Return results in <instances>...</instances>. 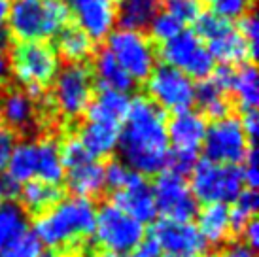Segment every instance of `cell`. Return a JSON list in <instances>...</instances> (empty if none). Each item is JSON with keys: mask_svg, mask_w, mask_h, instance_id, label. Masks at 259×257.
Masks as SVG:
<instances>
[{"mask_svg": "<svg viewBox=\"0 0 259 257\" xmlns=\"http://www.w3.org/2000/svg\"><path fill=\"white\" fill-rule=\"evenodd\" d=\"M117 150L121 151V163L140 176L161 174L166 168L170 153L166 114L144 95L131 99Z\"/></svg>", "mask_w": 259, "mask_h": 257, "instance_id": "cell-1", "label": "cell"}, {"mask_svg": "<svg viewBox=\"0 0 259 257\" xmlns=\"http://www.w3.org/2000/svg\"><path fill=\"white\" fill-rule=\"evenodd\" d=\"M97 208L83 197L61 199L34 222V235L48 248H65L93 235Z\"/></svg>", "mask_w": 259, "mask_h": 257, "instance_id": "cell-2", "label": "cell"}, {"mask_svg": "<svg viewBox=\"0 0 259 257\" xmlns=\"http://www.w3.org/2000/svg\"><path fill=\"white\" fill-rule=\"evenodd\" d=\"M70 10L65 0H12L8 34L23 42H48L68 27Z\"/></svg>", "mask_w": 259, "mask_h": 257, "instance_id": "cell-3", "label": "cell"}, {"mask_svg": "<svg viewBox=\"0 0 259 257\" xmlns=\"http://www.w3.org/2000/svg\"><path fill=\"white\" fill-rule=\"evenodd\" d=\"M10 72L32 100L42 99L61 70L59 55L50 42H23L12 50Z\"/></svg>", "mask_w": 259, "mask_h": 257, "instance_id": "cell-4", "label": "cell"}, {"mask_svg": "<svg viewBox=\"0 0 259 257\" xmlns=\"http://www.w3.org/2000/svg\"><path fill=\"white\" fill-rule=\"evenodd\" d=\"M189 189L199 202L229 206V202H233L244 189V182L238 166L218 164L208 159H201L195 163L191 170Z\"/></svg>", "mask_w": 259, "mask_h": 257, "instance_id": "cell-5", "label": "cell"}, {"mask_svg": "<svg viewBox=\"0 0 259 257\" xmlns=\"http://www.w3.org/2000/svg\"><path fill=\"white\" fill-rule=\"evenodd\" d=\"M53 106L66 119H76L87 112L95 97L93 74L85 64H66L53 79Z\"/></svg>", "mask_w": 259, "mask_h": 257, "instance_id": "cell-6", "label": "cell"}, {"mask_svg": "<svg viewBox=\"0 0 259 257\" xmlns=\"http://www.w3.org/2000/svg\"><path fill=\"white\" fill-rule=\"evenodd\" d=\"M106 50L133 78V81L148 79V76L157 66L155 63L157 55H155L153 44L144 32H138V30H112V34L106 38Z\"/></svg>", "mask_w": 259, "mask_h": 257, "instance_id": "cell-7", "label": "cell"}, {"mask_svg": "<svg viewBox=\"0 0 259 257\" xmlns=\"http://www.w3.org/2000/svg\"><path fill=\"white\" fill-rule=\"evenodd\" d=\"M148 99L163 112L182 114L195 104V81L168 64H157L146 79Z\"/></svg>", "mask_w": 259, "mask_h": 257, "instance_id": "cell-8", "label": "cell"}, {"mask_svg": "<svg viewBox=\"0 0 259 257\" xmlns=\"http://www.w3.org/2000/svg\"><path fill=\"white\" fill-rule=\"evenodd\" d=\"M159 55L163 64H168L176 70L184 72L191 79H206L216 68L214 59L210 57L206 46L193 30L184 29L172 40L161 44Z\"/></svg>", "mask_w": 259, "mask_h": 257, "instance_id": "cell-9", "label": "cell"}, {"mask_svg": "<svg viewBox=\"0 0 259 257\" xmlns=\"http://www.w3.org/2000/svg\"><path fill=\"white\" fill-rule=\"evenodd\" d=\"M93 235L106 251L125 255L144 240V225L110 202L97 210Z\"/></svg>", "mask_w": 259, "mask_h": 257, "instance_id": "cell-10", "label": "cell"}, {"mask_svg": "<svg viewBox=\"0 0 259 257\" xmlns=\"http://www.w3.org/2000/svg\"><path fill=\"white\" fill-rule=\"evenodd\" d=\"M202 150L206 155L204 159L212 163L231 164V166L242 163L250 150V140L244 135L240 119L235 115H227L223 119L210 123L206 127Z\"/></svg>", "mask_w": 259, "mask_h": 257, "instance_id": "cell-11", "label": "cell"}, {"mask_svg": "<svg viewBox=\"0 0 259 257\" xmlns=\"http://www.w3.org/2000/svg\"><path fill=\"white\" fill-rule=\"evenodd\" d=\"M155 199L157 214H163V220L170 222H189L197 216V200L189 189V184L184 176H178L170 170L161 172L151 186Z\"/></svg>", "mask_w": 259, "mask_h": 257, "instance_id": "cell-12", "label": "cell"}, {"mask_svg": "<svg viewBox=\"0 0 259 257\" xmlns=\"http://www.w3.org/2000/svg\"><path fill=\"white\" fill-rule=\"evenodd\" d=\"M151 238L161 251L172 257H201L206 250L204 238L191 222L161 220L153 225Z\"/></svg>", "mask_w": 259, "mask_h": 257, "instance_id": "cell-13", "label": "cell"}, {"mask_svg": "<svg viewBox=\"0 0 259 257\" xmlns=\"http://www.w3.org/2000/svg\"><path fill=\"white\" fill-rule=\"evenodd\" d=\"M70 15L93 42L106 40L115 27V0H66Z\"/></svg>", "mask_w": 259, "mask_h": 257, "instance_id": "cell-14", "label": "cell"}, {"mask_svg": "<svg viewBox=\"0 0 259 257\" xmlns=\"http://www.w3.org/2000/svg\"><path fill=\"white\" fill-rule=\"evenodd\" d=\"M206 119L199 112L187 110L182 114H174L170 119H166V136L170 151L199 155L206 136Z\"/></svg>", "mask_w": 259, "mask_h": 257, "instance_id": "cell-15", "label": "cell"}, {"mask_svg": "<svg viewBox=\"0 0 259 257\" xmlns=\"http://www.w3.org/2000/svg\"><path fill=\"white\" fill-rule=\"evenodd\" d=\"M112 204L142 225L153 223V220L157 218V206L151 193V186L144 180V176L137 172L127 186L114 193Z\"/></svg>", "mask_w": 259, "mask_h": 257, "instance_id": "cell-16", "label": "cell"}, {"mask_svg": "<svg viewBox=\"0 0 259 257\" xmlns=\"http://www.w3.org/2000/svg\"><path fill=\"white\" fill-rule=\"evenodd\" d=\"M34 121L36 100L30 99L23 89H8L0 99V123L15 131H27Z\"/></svg>", "mask_w": 259, "mask_h": 257, "instance_id": "cell-17", "label": "cell"}, {"mask_svg": "<svg viewBox=\"0 0 259 257\" xmlns=\"http://www.w3.org/2000/svg\"><path fill=\"white\" fill-rule=\"evenodd\" d=\"M121 125L102 121H85L79 131V142L83 144L85 151L93 159L110 157L119 144Z\"/></svg>", "mask_w": 259, "mask_h": 257, "instance_id": "cell-18", "label": "cell"}, {"mask_svg": "<svg viewBox=\"0 0 259 257\" xmlns=\"http://www.w3.org/2000/svg\"><path fill=\"white\" fill-rule=\"evenodd\" d=\"M206 50H208L210 57L214 59V63H222L223 66L253 63L248 44L238 34L235 27H231L220 36L212 38L210 42H206Z\"/></svg>", "mask_w": 259, "mask_h": 257, "instance_id": "cell-19", "label": "cell"}, {"mask_svg": "<svg viewBox=\"0 0 259 257\" xmlns=\"http://www.w3.org/2000/svg\"><path fill=\"white\" fill-rule=\"evenodd\" d=\"M131 106L129 95L108 91V89H99L95 95L91 104L87 108V121H102L112 123V125H123L127 112Z\"/></svg>", "mask_w": 259, "mask_h": 257, "instance_id": "cell-20", "label": "cell"}, {"mask_svg": "<svg viewBox=\"0 0 259 257\" xmlns=\"http://www.w3.org/2000/svg\"><path fill=\"white\" fill-rule=\"evenodd\" d=\"M66 184L70 187V191L76 197H83V199H93L99 197L104 189V164L97 159H89L83 164H79L72 170H66Z\"/></svg>", "mask_w": 259, "mask_h": 257, "instance_id": "cell-21", "label": "cell"}, {"mask_svg": "<svg viewBox=\"0 0 259 257\" xmlns=\"http://www.w3.org/2000/svg\"><path fill=\"white\" fill-rule=\"evenodd\" d=\"M91 74L97 79L99 89H108V91L129 95V91L135 87L133 78L117 64V61L112 57V53L106 48L95 55V64Z\"/></svg>", "mask_w": 259, "mask_h": 257, "instance_id": "cell-22", "label": "cell"}, {"mask_svg": "<svg viewBox=\"0 0 259 257\" xmlns=\"http://www.w3.org/2000/svg\"><path fill=\"white\" fill-rule=\"evenodd\" d=\"M161 12V0H119L115 4V23L125 30L142 32Z\"/></svg>", "mask_w": 259, "mask_h": 257, "instance_id": "cell-23", "label": "cell"}, {"mask_svg": "<svg viewBox=\"0 0 259 257\" xmlns=\"http://www.w3.org/2000/svg\"><path fill=\"white\" fill-rule=\"evenodd\" d=\"M201 236L208 244H223L231 235L229 206L225 204H206L201 212H197V225Z\"/></svg>", "mask_w": 259, "mask_h": 257, "instance_id": "cell-24", "label": "cell"}, {"mask_svg": "<svg viewBox=\"0 0 259 257\" xmlns=\"http://www.w3.org/2000/svg\"><path fill=\"white\" fill-rule=\"evenodd\" d=\"M55 42V51L59 57H63L70 64H83L87 59L93 55L95 42L79 29L78 25H68L61 30Z\"/></svg>", "mask_w": 259, "mask_h": 257, "instance_id": "cell-25", "label": "cell"}, {"mask_svg": "<svg viewBox=\"0 0 259 257\" xmlns=\"http://www.w3.org/2000/svg\"><path fill=\"white\" fill-rule=\"evenodd\" d=\"M8 178L14 184H27L30 180H36L38 170V151L36 140H23L14 146V151L6 164Z\"/></svg>", "mask_w": 259, "mask_h": 257, "instance_id": "cell-26", "label": "cell"}, {"mask_svg": "<svg viewBox=\"0 0 259 257\" xmlns=\"http://www.w3.org/2000/svg\"><path fill=\"white\" fill-rule=\"evenodd\" d=\"M19 197L23 202L21 208L25 212L40 216L63 199V191L59 189V186H51L42 180H30L27 184H23V187L19 189Z\"/></svg>", "mask_w": 259, "mask_h": 257, "instance_id": "cell-27", "label": "cell"}, {"mask_svg": "<svg viewBox=\"0 0 259 257\" xmlns=\"http://www.w3.org/2000/svg\"><path fill=\"white\" fill-rule=\"evenodd\" d=\"M38 151V170L36 180H42L51 186H59L65 178V166L59 153V144L53 138L36 140Z\"/></svg>", "mask_w": 259, "mask_h": 257, "instance_id": "cell-28", "label": "cell"}, {"mask_svg": "<svg viewBox=\"0 0 259 257\" xmlns=\"http://www.w3.org/2000/svg\"><path fill=\"white\" fill-rule=\"evenodd\" d=\"M195 104L201 108L202 114L208 115L212 121L231 115V102L227 95L220 91L210 78L195 83Z\"/></svg>", "mask_w": 259, "mask_h": 257, "instance_id": "cell-29", "label": "cell"}, {"mask_svg": "<svg viewBox=\"0 0 259 257\" xmlns=\"http://www.w3.org/2000/svg\"><path fill=\"white\" fill-rule=\"evenodd\" d=\"M231 93L237 97L240 112L257 110L259 104V83H257V68L253 63L240 64V68L235 70V81Z\"/></svg>", "mask_w": 259, "mask_h": 257, "instance_id": "cell-30", "label": "cell"}, {"mask_svg": "<svg viewBox=\"0 0 259 257\" xmlns=\"http://www.w3.org/2000/svg\"><path fill=\"white\" fill-rule=\"evenodd\" d=\"M29 231L27 212L17 202H0V250Z\"/></svg>", "mask_w": 259, "mask_h": 257, "instance_id": "cell-31", "label": "cell"}, {"mask_svg": "<svg viewBox=\"0 0 259 257\" xmlns=\"http://www.w3.org/2000/svg\"><path fill=\"white\" fill-rule=\"evenodd\" d=\"M257 206H259V197L257 193H255V189L244 187L237 199L233 200V206L229 208L231 229L233 231H242L253 220V216L257 212Z\"/></svg>", "mask_w": 259, "mask_h": 257, "instance_id": "cell-32", "label": "cell"}, {"mask_svg": "<svg viewBox=\"0 0 259 257\" xmlns=\"http://www.w3.org/2000/svg\"><path fill=\"white\" fill-rule=\"evenodd\" d=\"M40 253H42V244L34 235V231L30 229L0 250V257H38Z\"/></svg>", "mask_w": 259, "mask_h": 257, "instance_id": "cell-33", "label": "cell"}, {"mask_svg": "<svg viewBox=\"0 0 259 257\" xmlns=\"http://www.w3.org/2000/svg\"><path fill=\"white\" fill-rule=\"evenodd\" d=\"M59 153H61V161H63L65 172L72 170V168L83 164L85 161H89V159H93L85 151L83 144L79 142V138L76 135L66 136L65 140L59 144Z\"/></svg>", "mask_w": 259, "mask_h": 257, "instance_id": "cell-34", "label": "cell"}, {"mask_svg": "<svg viewBox=\"0 0 259 257\" xmlns=\"http://www.w3.org/2000/svg\"><path fill=\"white\" fill-rule=\"evenodd\" d=\"M193 32L201 38L202 42H210L212 38L220 36L222 32L231 29L233 25H231V21L223 19V17H220L216 14H212V12H202L199 15V19L193 23Z\"/></svg>", "mask_w": 259, "mask_h": 257, "instance_id": "cell-35", "label": "cell"}, {"mask_svg": "<svg viewBox=\"0 0 259 257\" xmlns=\"http://www.w3.org/2000/svg\"><path fill=\"white\" fill-rule=\"evenodd\" d=\"M148 29H150V34L155 42L165 44V42H168V40H172L176 34H180L182 30H184V25L176 21L170 14L159 12V14L155 15V19L150 23Z\"/></svg>", "mask_w": 259, "mask_h": 257, "instance_id": "cell-36", "label": "cell"}, {"mask_svg": "<svg viewBox=\"0 0 259 257\" xmlns=\"http://www.w3.org/2000/svg\"><path fill=\"white\" fill-rule=\"evenodd\" d=\"M210 12L220 15L223 19H240L246 14H250L253 0H208Z\"/></svg>", "mask_w": 259, "mask_h": 257, "instance_id": "cell-37", "label": "cell"}, {"mask_svg": "<svg viewBox=\"0 0 259 257\" xmlns=\"http://www.w3.org/2000/svg\"><path fill=\"white\" fill-rule=\"evenodd\" d=\"M165 12L172 15L178 23L187 25V23H195L199 19L202 8L199 0H168Z\"/></svg>", "mask_w": 259, "mask_h": 257, "instance_id": "cell-38", "label": "cell"}, {"mask_svg": "<svg viewBox=\"0 0 259 257\" xmlns=\"http://www.w3.org/2000/svg\"><path fill=\"white\" fill-rule=\"evenodd\" d=\"M133 176H135V172L121 161H110L108 164H104V184L114 191L123 189Z\"/></svg>", "mask_w": 259, "mask_h": 257, "instance_id": "cell-39", "label": "cell"}, {"mask_svg": "<svg viewBox=\"0 0 259 257\" xmlns=\"http://www.w3.org/2000/svg\"><path fill=\"white\" fill-rule=\"evenodd\" d=\"M237 32L244 38V42L248 44V48H250L252 59L255 61V59H257L259 23H257V17H255V14H253V12H250V14H246L244 17H240V19H238Z\"/></svg>", "mask_w": 259, "mask_h": 257, "instance_id": "cell-40", "label": "cell"}, {"mask_svg": "<svg viewBox=\"0 0 259 257\" xmlns=\"http://www.w3.org/2000/svg\"><path fill=\"white\" fill-rule=\"evenodd\" d=\"M242 163H244V168L240 170L242 182H244V186H248V189H255L259 184V172H257V150H255L253 144L250 146V150H248Z\"/></svg>", "mask_w": 259, "mask_h": 257, "instance_id": "cell-41", "label": "cell"}, {"mask_svg": "<svg viewBox=\"0 0 259 257\" xmlns=\"http://www.w3.org/2000/svg\"><path fill=\"white\" fill-rule=\"evenodd\" d=\"M208 78L212 79V83H214L220 91H223V93L227 95V93H231V89H233L235 68H233V66H223V64H220V66H216V68L212 70V74H210Z\"/></svg>", "mask_w": 259, "mask_h": 257, "instance_id": "cell-42", "label": "cell"}, {"mask_svg": "<svg viewBox=\"0 0 259 257\" xmlns=\"http://www.w3.org/2000/svg\"><path fill=\"white\" fill-rule=\"evenodd\" d=\"M15 144H17V140H15L14 133L6 127L0 128V170L6 168L8 159H10V155H12Z\"/></svg>", "mask_w": 259, "mask_h": 257, "instance_id": "cell-43", "label": "cell"}, {"mask_svg": "<svg viewBox=\"0 0 259 257\" xmlns=\"http://www.w3.org/2000/svg\"><path fill=\"white\" fill-rule=\"evenodd\" d=\"M240 125L244 128V135L248 136V140H255V136L259 135V115L257 110H248V112H242V117H240Z\"/></svg>", "mask_w": 259, "mask_h": 257, "instance_id": "cell-44", "label": "cell"}, {"mask_svg": "<svg viewBox=\"0 0 259 257\" xmlns=\"http://www.w3.org/2000/svg\"><path fill=\"white\" fill-rule=\"evenodd\" d=\"M129 257H163V251L153 238H144L137 248L129 251Z\"/></svg>", "mask_w": 259, "mask_h": 257, "instance_id": "cell-45", "label": "cell"}, {"mask_svg": "<svg viewBox=\"0 0 259 257\" xmlns=\"http://www.w3.org/2000/svg\"><path fill=\"white\" fill-rule=\"evenodd\" d=\"M220 257H255V250L252 246H248L244 240H235L225 246Z\"/></svg>", "mask_w": 259, "mask_h": 257, "instance_id": "cell-46", "label": "cell"}, {"mask_svg": "<svg viewBox=\"0 0 259 257\" xmlns=\"http://www.w3.org/2000/svg\"><path fill=\"white\" fill-rule=\"evenodd\" d=\"M242 233H244V242L255 250L259 244V223L255 220H252V222L242 229Z\"/></svg>", "mask_w": 259, "mask_h": 257, "instance_id": "cell-47", "label": "cell"}, {"mask_svg": "<svg viewBox=\"0 0 259 257\" xmlns=\"http://www.w3.org/2000/svg\"><path fill=\"white\" fill-rule=\"evenodd\" d=\"M17 191H19V186L0 172V202H4V199H8V197L17 195Z\"/></svg>", "mask_w": 259, "mask_h": 257, "instance_id": "cell-48", "label": "cell"}, {"mask_svg": "<svg viewBox=\"0 0 259 257\" xmlns=\"http://www.w3.org/2000/svg\"><path fill=\"white\" fill-rule=\"evenodd\" d=\"M8 76H10V63L4 57V53H0V85L6 83Z\"/></svg>", "mask_w": 259, "mask_h": 257, "instance_id": "cell-49", "label": "cell"}, {"mask_svg": "<svg viewBox=\"0 0 259 257\" xmlns=\"http://www.w3.org/2000/svg\"><path fill=\"white\" fill-rule=\"evenodd\" d=\"M10 4H12V0H0V29H2V27H4V23L8 21Z\"/></svg>", "mask_w": 259, "mask_h": 257, "instance_id": "cell-50", "label": "cell"}, {"mask_svg": "<svg viewBox=\"0 0 259 257\" xmlns=\"http://www.w3.org/2000/svg\"><path fill=\"white\" fill-rule=\"evenodd\" d=\"M95 257H127V255H123V253H114V251H101V253H97Z\"/></svg>", "mask_w": 259, "mask_h": 257, "instance_id": "cell-51", "label": "cell"}, {"mask_svg": "<svg viewBox=\"0 0 259 257\" xmlns=\"http://www.w3.org/2000/svg\"><path fill=\"white\" fill-rule=\"evenodd\" d=\"M38 257H61V255L55 253V251H46V253H40Z\"/></svg>", "mask_w": 259, "mask_h": 257, "instance_id": "cell-52", "label": "cell"}, {"mask_svg": "<svg viewBox=\"0 0 259 257\" xmlns=\"http://www.w3.org/2000/svg\"><path fill=\"white\" fill-rule=\"evenodd\" d=\"M201 257H220V255H216V253H202Z\"/></svg>", "mask_w": 259, "mask_h": 257, "instance_id": "cell-53", "label": "cell"}, {"mask_svg": "<svg viewBox=\"0 0 259 257\" xmlns=\"http://www.w3.org/2000/svg\"><path fill=\"white\" fill-rule=\"evenodd\" d=\"M163 257H172V255H163Z\"/></svg>", "mask_w": 259, "mask_h": 257, "instance_id": "cell-54", "label": "cell"}, {"mask_svg": "<svg viewBox=\"0 0 259 257\" xmlns=\"http://www.w3.org/2000/svg\"><path fill=\"white\" fill-rule=\"evenodd\" d=\"M117 2H119V0H117Z\"/></svg>", "mask_w": 259, "mask_h": 257, "instance_id": "cell-55", "label": "cell"}]
</instances>
